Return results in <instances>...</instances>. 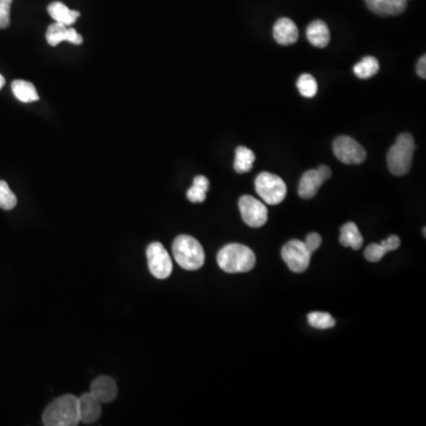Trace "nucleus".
<instances>
[{"label": "nucleus", "mask_w": 426, "mask_h": 426, "mask_svg": "<svg viewBox=\"0 0 426 426\" xmlns=\"http://www.w3.org/2000/svg\"><path fill=\"white\" fill-rule=\"evenodd\" d=\"M79 422V398L72 394L57 398L43 412L45 426H76Z\"/></svg>", "instance_id": "f257e3e1"}, {"label": "nucleus", "mask_w": 426, "mask_h": 426, "mask_svg": "<svg viewBox=\"0 0 426 426\" xmlns=\"http://www.w3.org/2000/svg\"><path fill=\"white\" fill-rule=\"evenodd\" d=\"M48 12H49L50 17L55 22L64 24L67 27H71L79 17V11L70 10V8H67V5H64L60 1H53V3H51L49 5V8H48Z\"/></svg>", "instance_id": "a211bd4d"}, {"label": "nucleus", "mask_w": 426, "mask_h": 426, "mask_svg": "<svg viewBox=\"0 0 426 426\" xmlns=\"http://www.w3.org/2000/svg\"><path fill=\"white\" fill-rule=\"evenodd\" d=\"M406 1H408V0H406Z\"/></svg>", "instance_id": "2f4dec72"}, {"label": "nucleus", "mask_w": 426, "mask_h": 426, "mask_svg": "<svg viewBox=\"0 0 426 426\" xmlns=\"http://www.w3.org/2000/svg\"><path fill=\"white\" fill-rule=\"evenodd\" d=\"M415 150V138L410 133H401L396 138L387 153V166L393 176H406L410 172Z\"/></svg>", "instance_id": "7ed1b4c3"}, {"label": "nucleus", "mask_w": 426, "mask_h": 426, "mask_svg": "<svg viewBox=\"0 0 426 426\" xmlns=\"http://www.w3.org/2000/svg\"><path fill=\"white\" fill-rule=\"evenodd\" d=\"M308 322L311 327L318 329H329L335 325V320L328 313L314 311L308 315Z\"/></svg>", "instance_id": "393cba45"}, {"label": "nucleus", "mask_w": 426, "mask_h": 426, "mask_svg": "<svg viewBox=\"0 0 426 426\" xmlns=\"http://www.w3.org/2000/svg\"><path fill=\"white\" fill-rule=\"evenodd\" d=\"M297 89L303 98H314L318 93V82L309 74H303L297 79Z\"/></svg>", "instance_id": "b1692460"}, {"label": "nucleus", "mask_w": 426, "mask_h": 426, "mask_svg": "<svg viewBox=\"0 0 426 426\" xmlns=\"http://www.w3.org/2000/svg\"><path fill=\"white\" fill-rule=\"evenodd\" d=\"M333 152L335 157L346 164H363L367 157L365 148L348 135H341L334 140Z\"/></svg>", "instance_id": "0eeeda50"}, {"label": "nucleus", "mask_w": 426, "mask_h": 426, "mask_svg": "<svg viewBox=\"0 0 426 426\" xmlns=\"http://www.w3.org/2000/svg\"><path fill=\"white\" fill-rule=\"evenodd\" d=\"M46 41L51 46H57L62 41H69L71 44L79 45L82 44L83 38L75 29L55 22L48 27Z\"/></svg>", "instance_id": "9b49d317"}, {"label": "nucleus", "mask_w": 426, "mask_h": 426, "mask_svg": "<svg viewBox=\"0 0 426 426\" xmlns=\"http://www.w3.org/2000/svg\"><path fill=\"white\" fill-rule=\"evenodd\" d=\"M273 34L278 44L292 45L299 39V29L292 19L280 18L273 25Z\"/></svg>", "instance_id": "4468645a"}, {"label": "nucleus", "mask_w": 426, "mask_h": 426, "mask_svg": "<svg viewBox=\"0 0 426 426\" xmlns=\"http://www.w3.org/2000/svg\"><path fill=\"white\" fill-rule=\"evenodd\" d=\"M218 266L228 273H247L254 269L256 256L250 247L243 244L232 243L225 245L217 254Z\"/></svg>", "instance_id": "f03ea898"}, {"label": "nucleus", "mask_w": 426, "mask_h": 426, "mask_svg": "<svg viewBox=\"0 0 426 426\" xmlns=\"http://www.w3.org/2000/svg\"><path fill=\"white\" fill-rule=\"evenodd\" d=\"M148 268L154 277L164 280L171 276L173 270L172 259L162 244L154 242L147 247Z\"/></svg>", "instance_id": "6e6552de"}, {"label": "nucleus", "mask_w": 426, "mask_h": 426, "mask_svg": "<svg viewBox=\"0 0 426 426\" xmlns=\"http://www.w3.org/2000/svg\"><path fill=\"white\" fill-rule=\"evenodd\" d=\"M400 247V238L398 235H389L386 240L382 243L370 244L365 250V258L368 262L377 263L382 259L389 251H394Z\"/></svg>", "instance_id": "dca6fc26"}, {"label": "nucleus", "mask_w": 426, "mask_h": 426, "mask_svg": "<svg viewBox=\"0 0 426 426\" xmlns=\"http://www.w3.org/2000/svg\"><path fill=\"white\" fill-rule=\"evenodd\" d=\"M306 38L316 48H325L330 41L329 29L323 20H314L306 27Z\"/></svg>", "instance_id": "f3484780"}, {"label": "nucleus", "mask_w": 426, "mask_h": 426, "mask_svg": "<svg viewBox=\"0 0 426 426\" xmlns=\"http://www.w3.org/2000/svg\"><path fill=\"white\" fill-rule=\"evenodd\" d=\"M254 153L247 147L240 146L235 148V162H233V169L237 173L250 172L254 166Z\"/></svg>", "instance_id": "412c9836"}, {"label": "nucleus", "mask_w": 426, "mask_h": 426, "mask_svg": "<svg viewBox=\"0 0 426 426\" xmlns=\"http://www.w3.org/2000/svg\"><path fill=\"white\" fill-rule=\"evenodd\" d=\"M340 243L346 247H351L354 250H359L363 247V235L360 233L359 228L353 221H348L341 228Z\"/></svg>", "instance_id": "6ab92c4d"}, {"label": "nucleus", "mask_w": 426, "mask_h": 426, "mask_svg": "<svg viewBox=\"0 0 426 426\" xmlns=\"http://www.w3.org/2000/svg\"><path fill=\"white\" fill-rule=\"evenodd\" d=\"M101 401L96 399L91 392L84 393L79 398V419L84 424H93L101 417Z\"/></svg>", "instance_id": "f8f14e48"}, {"label": "nucleus", "mask_w": 426, "mask_h": 426, "mask_svg": "<svg viewBox=\"0 0 426 426\" xmlns=\"http://www.w3.org/2000/svg\"><path fill=\"white\" fill-rule=\"evenodd\" d=\"M173 256L183 269L195 271L204 266L205 252L202 244L191 235L176 237L172 245Z\"/></svg>", "instance_id": "20e7f679"}, {"label": "nucleus", "mask_w": 426, "mask_h": 426, "mask_svg": "<svg viewBox=\"0 0 426 426\" xmlns=\"http://www.w3.org/2000/svg\"><path fill=\"white\" fill-rule=\"evenodd\" d=\"M370 11L382 17L399 15L408 8L406 0H365Z\"/></svg>", "instance_id": "ddd939ff"}, {"label": "nucleus", "mask_w": 426, "mask_h": 426, "mask_svg": "<svg viewBox=\"0 0 426 426\" xmlns=\"http://www.w3.org/2000/svg\"><path fill=\"white\" fill-rule=\"evenodd\" d=\"M422 235H424V237H425V235H426V228H422Z\"/></svg>", "instance_id": "7c9ffc66"}, {"label": "nucleus", "mask_w": 426, "mask_h": 426, "mask_svg": "<svg viewBox=\"0 0 426 426\" xmlns=\"http://www.w3.org/2000/svg\"><path fill=\"white\" fill-rule=\"evenodd\" d=\"M5 84V79L3 77V75H0V89L4 86Z\"/></svg>", "instance_id": "c756f323"}, {"label": "nucleus", "mask_w": 426, "mask_h": 426, "mask_svg": "<svg viewBox=\"0 0 426 426\" xmlns=\"http://www.w3.org/2000/svg\"><path fill=\"white\" fill-rule=\"evenodd\" d=\"M238 206L244 223L251 228H261L268 221L266 206L254 197L251 195L240 197Z\"/></svg>", "instance_id": "1a4fd4ad"}, {"label": "nucleus", "mask_w": 426, "mask_h": 426, "mask_svg": "<svg viewBox=\"0 0 426 426\" xmlns=\"http://www.w3.org/2000/svg\"><path fill=\"white\" fill-rule=\"evenodd\" d=\"M13 0H0V29H6L10 25V11Z\"/></svg>", "instance_id": "bb28decb"}, {"label": "nucleus", "mask_w": 426, "mask_h": 426, "mask_svg": "<svg viewBox=\"0 0 426 426\" xmlns=\"http://www.w3.org/2000/svg\"><path fill=\"white\" fill-rule=\"evenodd\" d=\"M282 258L292 273H304L311 264V254L304 242L292 240L282 247Z\"/></svg>", "instance_id": "423d86ee"}, {"label": "nucleus", "mask_w": 426, "mask_h": 426, "mask_svg": "<svg viewBox=\"0 0 426 426\" xmlns=\"http://www.w3.org/2000/svg\"><path fill=\"white\" fill-rule=\"evenodd\" d=\"M12 93L17 100L24 102V103H30V102H36L39 100L37 90L34 88V84L27 81H22V79H15L12 82Z\"/></svg>", "instance_id": "aec40b11"}, {"label": "nucleus", "mask_w": 426, "mask_h": 426, "mask_svg": "<svg viewBox=\"0 0 426 426\" xmlns=\"http://www.w3.org/2000/svg\"><path fill=\"white\" fill-rule=\"evenodd\" d=\"M254 187L258 195L270 205L280 204L287 195V185L282 178L273 173H259L254 180Z\"/></svg>", "instance_id": "39448f33"}, {"label": "nucleus", "mask_w": 426, "mask_h": 426, "mask_svg": "<svg viewBox=\"0 0 426 426\" xmlns=\"http://www.w3.org/2000/svg\"><path fill=\"white\" fill-rule=\"evenodd\" d=\"M332 176V169L328 166L321 164L318 169L306 171L299 180V195L302 199L314 198L318 195L320 187L325 180Z\"/></svg>", "instance_id": "9d476101"}, {"label": "nucleus", "mask_w": 426, "mask_h": 426, "mask_svg": "<svg viewBox=\"0 0 426 426\" xmlns=\"http://www.w3.org/2000/svg\"><path fill=\"white\" fill-rule=\"evenodd\" d=\"M17 205V197L8 187V183L4 180H0V207L3 209H15Z\"/></svg>", "instance_id": "a878e982"}, {"label": "nucleus", "mask_w": 426, "mask_h": 426, "mask_svg": "<svg viewBox=\"0 0 426 426\" xmlns=\"http://www.w3.org/2000/svg\"><path fill=\"white\" fill-rule=\"evenodd\" d=\"M380 69L379 62L375 57L367 56L363 57V60H360L359 63L355 64L353 67L355 75L359 79H367L377 75V71Z\"/></svg>", "instance_id": "4be33fe9"}, {"label": "nucleus", "mask_w": 426, "mask_h": 426, "mask_svg": "<svg viewBox=\"0 0 426 426\" xmlns=\"http://www.w3.org/2000/svg\"><path fill=\"white\" fill-rule=\"evenodd\" d=\"M209 179L204 176H197L193 179V185L187 191V199L191 202H205L206 192L209 191Z\"/></svg>", "instance_id": "5701e85b"}, {"label": "nucleus", "mask_w": 426, "mask_h": 426, "mask_svg": "<svg viewBox=\"0 0 426 426\" xmlns=\"http://www.w3.org/2000/svg\"><path fill=\"white\" fill-rule=\"evenodd\" d=\"M322 238L321 235L316 233V232H311L309 235H306V249L309 250L311 254H314L315 251L318 250V247H321Z\"/></svg>", "instance_id": "cd10ccee"}, {"label": "nucleus", "mask_w": 426, "mask_h": 426, "mask_svg": "<svg viewBox=\"0 0 426 426\" xmlns=\"http://www.w3.org/2000/svg\"><path fill=\"white\" fill-rule=\"evenodd\" d=\"M417 74H418L419 77H422V79H425L426 77L425 55H422V56L420 57V60H418V64H417Z\"/></svg>", "instance_id": "c85d7f7f"}, {"label": "nucleus", "mask_w": 426, "mask_h": 426, "mask_svg": "<svg viewBox=\"0 0 426 426\" xmlns=\"http://www.w3.org/2000/svg\"><path fill=\"white\" fill-rule=\"evenodd\" d=\"M90 392L101 403H112L117 396V386L112 377H98L91 384Z\"/></svg>", "instance_id": "2eb2a0df"}]
</instances>
